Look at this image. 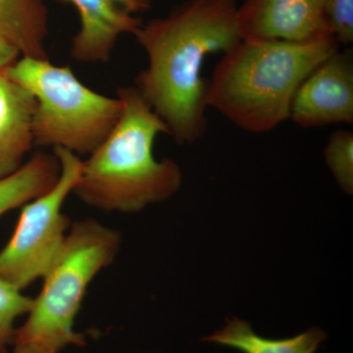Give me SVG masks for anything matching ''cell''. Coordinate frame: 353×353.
I'll return each instance as SVG.
<instances>
[{
    "label": "cell",
    "instance_id": "1",
    "mask_svg": "<svg viewBox=\"0 0 353 353\" xmlns=\"http://www.w3.org/2000/svg\"><path fill=\"white\" fill-rule=\"evenodd\" d=\"M134 36L148 58L134 88L176 143H196L208 128L204 61L241 41L236 1L192 0L168 17L141 25Z\"/></svg>",
    "mask_w": 353,
    "mask_h": 353
},
{
    "label": "cell",
    "instance_id": "2",
    "mask_svg": "<svg viewBox=\"0 0 353 353\" xmlns=\"http://www.w3.org/2000/svg\"><path fill=\"white\" fill-rule=\"evenodd\" d=\"M122 111L117 124L83 161L73 194L83 203L108 212H139L167 201L180 190L183 174L173 160H157L155 139L168 134L163 121L134 85L120 87Z\"/></svg>",
    "mask_w": 353,
    "mask_h": 353
},
{
    "label": "cell",
    "instance_id": "3",
    "mask_svg": "<svg viewBox=\"0 0 353 353\" xmlns=\"http://www.w3.org/2000/svg\"><path fill=\"white\" fill-rule=\"evenodd\" d=\"M340 48L333 37L309 43L241 39L216 65L208 108L243 131H273L290 119L304 79Z\"/></svg>",
    "mask_w": 353,
    "mask_h": 353
},
{
    "label": "cell",
    "instance_id": "4",
    "mask_svg": "<svg viewBox=\"0 0 353 353\" xmlns=\"http://www.w3.org/2000/svg\"><path fill=\"white\" fill-rule=\"evenodd\" d=\"M120 245L119 232L99 221L71 224L27 320L16 329L14 350L59 353L71 345H85V336L75 330L77 315L88 285L113 263Z\"/></svg>",
    "mask_w": 353,
    "mask_h": 353
},
{
    "label": "cell",
    "instance_id": "5",
    "mask_svg": "<svg viewBox=\"0 0 353 353\" xmlns=\"http://www.w3.org/2000/svg\"><path fill=\"white\" fill-rule=\"evenodd\" d=\"M3 73L36 99L34 145L63 148L77 155H90L119 120L120 99L88 88L68 66L23 57Z\"/></svg>",
    "mask_w": 353,
    "mask_h": 353
},
{
    "label": "cell",
    "instance_id": "6",
    "mask_svg": "<svg viewBox=\"0 0 353 353\" xmlns=\"http://www.w3.org/2000/svg\"><path fill=\"white\" fill-rule=\"evenodd\" d=\"M53 153L61 165L59 180L23 206L15 231L0 252V278L20 290L43 278L71 227L62 208L80 179L83 160L63 148H53Z\"/></svg>",
    "mask_w": 353,
    "mask_h": 353
},
{
    "label": "cell",
    "instance_id": "7",
    "mask_svg": "<svg viewBox=\"0 0 353 353\" xmlns=\"http://www.w3.org/2000/svg\"><path fill=\"white\" fill-rule=\"evenodd\" d=\"M290 119L304 128L353 124L352 50L340 48L304 79L294 94Z\"/></svg>",
    "mask_w": 353,
    "mask_h": 353
},
{
    "label": "cell",
    "instance_id": "8",
    "mask_svg": "<svg viewBox=\"0 0 353 353\" xmlns=\"http://www.w3.org/2000/svg\"><path fill=\"white\" fill-rule=\"evenodd\" d=\"M325 4L326 0H246L238 7L241 39L309 43L333 37Z\"/></svg>",
    "mask_w": 353,
    "mask_h": 353
},
{
    "label": "cell",
    "instance_id": "9",
    "mask_svg": "<svg viewBox=\"0 0 353 353\" xmlns=\"http://www.w3.org/2000/svg\"><path fill=\"white\" fill-rule=\"evenodd\" d=\"M80 16V30L74 37L71 57L82 63L108 62L120 36L141 26L134 13L150 8V0H63Z\"/></svg>",
    "mask_w": 353,
    "mask_h": 353
},
{
    "label": "cell",
    "instance_id": "10",
    "mask_svg": "<svg viewBox=\"0 0 353 353\" xmlns=\"http://www.w3.org/2000/svg\"><path fill=\"white\" fill-rule=\"evenodd\" d=\"M36 105L31 92L0 72V179L17 171L34 145Z\"/></svg>",
    "mask_w": 353,
    "mask_h": 353
},
{
    "label": "cell",
    "instance_id": "11",
    "mask_svg": "<svg viewBox=\"0 0 353 353\" xmlns=\"http://www.w3.org/2000/svg\"><path fill=\"white\" fill-rule=\"evenodd\" d=\"M48 10L43 0H0V39L23 57L48 59Z\"/></svg>",
    "mask_w": 353,
    "mask_h": 353
},
{
    "label": "cell",
    "instance_id": "12",
    "mask_svg": "<svg viewBox=\"0 0 353 353\" xmlns=\"http://www.w3.org/2000/svg\"><path fill=\"white\" fill-rule=\"evenodd\" d=\"M326 339V334L319 328L309 329L282 340L267 339L255 333L250 323L233 318L228 320L224 328L202 341L234 348L241 353H315Z\"/></svg>",
    "mask_w": 353,
    "mask_h": 353
},
{
    "label": "cell",
    "instance_id": "13",
    "mask_svg": "<svg viewBox=\"0 0 353 353\" xmlns=\"http://www.w3.org/2000/svg\"><path fill=\"white\" fill-rule=\"evenodd\" d=\"M60 174L54 153H34L17 171L0 179V216L43 196L57 185Z\"/></svg>",
    "mask_w": 353,
    "mask_h": 353
},
{
    "label": "cell",
    "instance_id": "14",
    "mask_svg": "<svg viewBox=\"0 0 353 353\" xmlns=\"http://www.w3.org/2000/svg\"><path fill=\"white\" fill-rule=\"evenodd\" d=\"M34 299L26 296L22 290L0 278V353H7V347L15 339L16 320L31 310Z\"/></svg>",
    "mask_w": 353,
    "mask_h": 353
},
{
    "label": "cell",
    "instance_id": "15",
    "mask_svg": "<svg viewBox=\"0 0 353 353\" xmlns=\"http://www.w3.org/2000/svg\"><path fill=\"white\" fill-rule=\"evenodd\" d=\"M325 159L341 189L353 190V132L339 130L330 136L325 148Z\"/></svg>",
    "mask_w": 353,
    "mask_h": 353
},
{
    "label": "cell",
    "instance_id": "16",
    "mask_svg": "<svg viewBox=\"0 0 353 353\" xmlns=\"http://www.w3.org/2000/svg\"><path fill=\"white\" fill-rule=\"evenodd\" d=\"M325 15L332 36L340 44L353 41V0H326Z\"/></svg>",
    "mask_w": 353,
    "mask_h": 353
},
{
    "label": "cell",
    "instance_id": "17",
    "mask_svg": "<svg viewBox=\"0 0 353 353\" xmlns=\"http://www.w3.org/2000/svg\"><path fill=\"white\" fill-rule=\"evenodd\" d=\"M20 52L10 43L0 39V72L19 59Z\"/></svg>",
    "mask_w": 353,
    "mask_h": 353
},
{
    "label": "cell",
    "instance_id": "18",
    "mask_svg": "<svg viewBox=\"0 0 353 353\" xmlns=\"http://www.w3.org/2000/svg\"><path fill=\"white\" fill-rule=\"evenodd\" d=\"M13 353H51L37 350H14Z\"/></svg>",
    "mask_w": 353,
    "mask_h": 353
}]
</instances>
